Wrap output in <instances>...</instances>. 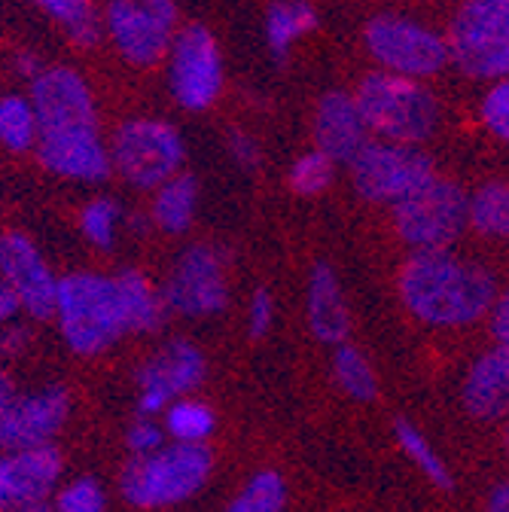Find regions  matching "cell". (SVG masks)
<instances>
[{
  "mask_svg": "<svg viewBox=\"0 0 509 512\" xmlns=\"http://www.w3.org/2000/svg\"><path fill=\"white\" fill-rule=\"evenodd\" d=\"M406 311L427 327L458 330L485 317L497 296V281L482 266L445 253H412L400 278Z\"/></svg>",
  "mask_w": 509,
  "mask_h": 512,
  "instance_id": "obj_1",
  "label": "cell"
},
{
  "mask_svg": "<svg viewBox=\"0 0 509 512\" xmlns=\"http://www.w3.org/2000/svg\"><path fill=\"white\" fill-rule=\"evenodd\" d=\"M52 317L58 320V330L68 348L83 357L104 354L129 333L116 278L92 272H77L58 281Z\"/></svg>",
  "mask_w": 509,
  "mask_h": 512,
  "instance_id": "obj_2",
  "label": "cell"
},
{
  "mask_svg": "<svg viewBox=\"0 0 509 512\" xmlns=\"http://www.w3.org/2000/svg\"><path fill=\"white\" fill-rule=\"evenodd\" d=\"M354 104L369 132L381 141L415 147L427 141L439 125V104L427 86L409 77L378 71L360 80Z\"/></svg>",
  "mask_w": 509,
  "mask_h": 512,
  "instance_id": "obj_3",
  "label": "cell"
},
{
  "mask_svg": "<svg viewBox=\"0 0 509 512\" xmlns=\"http://www.w3.org/2000/svg\"><path fill=\"white\" fill-rule=\"evenodd\" d=\"M214 455L205 445H162L147 458H132L119 473V491L138 509H165L205 488Z\"/></svg>",
  "mask_w": 509,
  "mask_h": 512,
  "instance_id": "obj_4",
  "label": "cell"
},
{
  "mask_svg": "<svg viewBox=\"0 0 509 512\" xmlns=\"http://www.w3.org/2000/svg\"><path fill=\"white\" fill-rule=\"evenodd\" d=\"M467 192L433 177L409 199L394 205V229L412 253H445L467 229Z\"/></svg>",
  "mask_w": 509,
  "mask_h": 512,
  "instance_id": "obj_5",
  "label": "cell"
},
{
  "mask_svg": "<svg viewBox=\"0 0 509 512\" xmlns=\"http://www.w3.org/2000/svg\"><path fill=\"white\" fill-rule=\"evenodd\" d=\"M449 55L479 80H509V0H467L449 31Z\"/></svg>",
  "mask_w": 509,
  "mask_h": 512,
  "instance_id": "obj_6",
  "label": "cell"
},
{
  "mask_svg": "<svg viewBox=\"0 0 509 512\" xmlns=\"http://www.w3.org/2000/svg\"><path fill=\"white\" fill-rule=\"evenodd\" d=\"M436 177L433 162L418 147L369 141L351 162L357 196L375 205H400Z\"/></svg>",
  "mask_w": 509,
  "mask_h": 512,
  "instance_id": "obj_7",
  "label": "cell"
},
{
  "mask_svg": "<svg viewBox=\"0 0 509 512\" xmlns=\"http://www.w3.org/2000/svg\"><path fill=\"white\" fill-rule=\"evenodd\" d=\"M183 162V141L177 128L162 119L125 122L110 147V165L138 189H159Z\"/></svg>",
  "mask_w": 509,
  "mask_h": 512,
  "instance_id": "obj_8",
  "label": "cell"
},
{
  "mask_svg": "<svg viewBox=\"0 0 509 512\" xmlns=\"http://www.w3.org/2000/svg\"><path fill=\"white\" fill-rule=\"evenodd\" d=\"M366 49L388 74L421 80L449 64V43L406 16H375L366 25Z\"/></svg>",
  "mask_w": 509,
  "mask_h": 512,
  "instance_id": "obj_9",
  "label": "cell"
},
{
  "mask_svg": "<svg viewBox=\"0 0 509 512\" xmlns=\"http://www.w3.org/2000/svg\"><path fill=\"white\" fill-rule=\"evenodd\" d=\"M165 311L180 317H214L229 302L226 266L220 250L208 244H196L177 256L171 275L162 284Z\"/></svg>",
  "mask_w": 509,
  "mask_h": 512,
  "instance_id": "obj_10",
  "label": "cell"
},
{
  "mask_svg": "<svg viewBox=\"0 0 509 512\" xmlns=\"http://www.w3.org/2000/svg\"><path fill=\"white\" fill-rule=\"evenodd\" d=\"M168 86L180 107L208 110L223 89V58L208 28L189 25L171 46Z\"/></svg>",
  "mask_w": 509,
  "mask_h": 512,
  "instance_id": "obj_11",
  "label": "cell"
},
{
  "mask_svg": "<svg viewBox=\"0 0 509 512\" xmlns=\"http://www.w3.org/2000/svg\"><path fill=\"white\" fill-rule=\"evenodd\" d=\"M205 354L186 339L168 342L138 372V412L141 418L165 415V409L205 381Z\"/></svg>",
  "mask_w": 509,
  "mask_h": 512,
  "instance_id": "obj_12",
  "label": "cell"
},
{
  "mask_svg": "<svg viewBox=\"0 0 509 512\" xmlns=\"http://www.w3.org/2000/svg\"><path fill=\"white\" fill-rule=\"evenodd\" d=\"M71 415V397L61 384L43 388L28 397H13L0 412V452H25V448L52 445L58 430Z\"/></svg>",
  "mask_w": 509,
  "mask_h": 512,
  "instance_id": "obj_13",
  "label": "cell"
},
{
  "mask_svg": "<svg viewBox=\"0 0 509 512\" xmlns=\"http://www.w3.org/2000/svg\"><path fill=\"white\" fill-rule=\"evenodd\" d=\"M31 107L37 113L40 135L98 128V113L86 80L71 68H46L31 83Z\"/></svg>",
  "mask_w": 509,
  "mask_h": 512,
  "instance_id": "obj_14",
  "label": "cell"
},
{
  "mask_svg": "<svg viewBox=\"0 0 509 512\" xmlns=\"http://www.w3.org/2000/svg\"><path fill=\"white\" fill-rule=\"evenodd\" d=\"M0 281L19 299L22 311L34 320H49L55 314V290L58 281L52 278L46 260L37 244L22 232L0 235Z\"/></svg>",
  "mask_w": 509,
  "mask_h": 512,
  "instance_id": "obj_15",
  "label": "cell"
},
{
  "mask_svg": "<svg viewBox=\"0 0 509 512\" xmlns=\"http://www.w3.org/2000/svg\"><path fill=\"white\" fill-rule=\"evenodd\" d=\"M61 479V455L55 445L0 452V512L40 506Z\"/></svg>",
  "mask_w": 509,
  "mask_h": 512,
  "instance_id": "obj_16",
  "label": "cell"
},
{
  "mask_svg": "<svg viewBox=\"0 0 509 512\" xmlns=\"http://www.w3.org/2000/svg\"><path fill=\"white\" fill-rule=\"evenodd\" d=\"M37 159L46 171L98 183L110 174V150L104 147L98 128H74V132H49L37 138Z\"/></svg>",
  "mask_w": 509,
  "mask_h": 512,
  "instance_id": "obj_17",
  "label": "cell"
},
{
  "mask_svg": "<svg viewBox=\"0 0 509 512\" xmlns=\"http://www.w3.org/2000/svg\"><path fill=\"white\" fill-rule=\"evenodd\" d=\"M107 31L122 58L141 64V68H150V64H156L165 55L174 34V28L159 22L141 0H110Z\"/></svg>",
  "mask_w": 509,
  "mask_h": 512,
  "instance_id": "obj_18",
  "label": "cell"
},
{
  "mask_svg": "<svg viewBox=\"0 0 509 512\" xmlns=\"http://www.w3.org/2000/svg\"><path fill=\"white\" fill-rule=\"evenodd\" d=\"M314 141L333 165H351L369 144V128L348 92H327L314 110Z\"/></svg>",
  "mask_w": 509,
  "mask_h": 512,
  "instance_id": "obj_19",
  "label": "cell"
},
{
  "mask_svg": "<svg viewBox=\"0 0 509 512\" xmlns=\"http://www.w3.org/2000/svg\"><path fill=\"white\" fill-rule=\"evenodd\" d=\"M464 412L476 421H506L509 418V348L494 345L482 351L461 384Z\"/></svg>",
  "mask_w": 509,
  "mask_h": 512,
  "instance_id": "obj_20",
  "label": "cell"
},
{
  "mask_svg": "<svg viewBox=\"0 0 509 512\" xmlns=\"http://www.w3.org/2000/svg\"><path fill=\"white\" fill-rule=\"evenodd\" d=\"M305 314H308V330L317 342L333 345V348L345 345L351 333V314H348L345 293L330 263H314L308 272Z\"/></svg>",
  "mask_w": 509,
  "mask_h": 512,
  "instance_id": "obj_21",
  "label": "cell"
},
{
  "mask_svg": "<svg viewBox=\"0 0 509 512\" xmlns=\"http://www.w3.org/2000/svg\"><path fill=\"white\" fill-rule=\"evenodd\" d=\"M116 287H119V299H122L125 330L156 333L165 320V302H162V293L153 287V281L138 269H125L116 275Z\"/></svg>",
  "mask_w": 509,
  "mask_h": 512,
  "instance_id": "obj_22",
  "label": "cell"
},
{
  "mask_svg": "<svg viewBox=\"0 0 509 512\" xmlns=\"http://www.w3.org/2000/svg\"><path fill=\"white\" fill-rule=\"evenodd\" d=\"M196 208H199V183H196V177L177 174V177H171L168 183H162L156 189L150 220L162 232L180 235V232H186L189 226H193Z\"/></svg>",
  "mask_w": 509,
  "mask_h": 512,
  "instance_id": "obj_23",
  "label": "cell"
},
{
  "mask_svg": "<svg viewBox=\"0 0 509 512\" xmlns=\"http://www.w3.org/2000/svg\"><path fill=\"white\" fill-rule=\"evenodd\" d=\"M467 226L485 238L509 241V180H488L467 199Z\"/></svg>",
  "mask_w": 509,
  "mask_h": 512,
  "instance_id": "obj_24",
  "label": "cell"
},
{
  "mask_svg": "<svg viewBox=\"0 0 509 512\" xmlns=\"http://www.w3.org/2000/svg\"><path fill=\"white\" fill-rule=\"evenodd\" d=\"M311 28H317V13L305 0H275L266 13V40L278 61H284L293 40H299Z\"/></svg>",
  "mask_w": 509,
  "mask_h": 512,
  "instance_id": "obj_25",
  "label": "cell"
},
{
  "mask_svg": "<svg viewBox=\"0 0 509 512\" xmlns=\"http://www.w3.org/2000/svg\"><path fill=\"white\" fill-rule=\"evenodd\" d=\"M217 427V415L211 412L208 403L180 397L165 409V433L180 442V445H205V439L214 433Z\"/></svg>",
  "mask_w": 509,
  "mask_h": 512,
  "instance_id": "obj_26",
  "label": "cell"
},
{
  "mask_svg": "<svg viewBox=\"0 0 509 512\" xmlns=\"http://www.w3.org/2000/svg\"><path fill=\"white\" fill-rule=\"evenodd\" d=\"M37 138H40V125L31 98L22 95L0 98V144L13 153H28L37 147Z\"/></svg>",
  "mask_w": 509,
  "mask_h": 512,
  "instance_id": "obj_27",
  "label": "cell"
},
{
  "mask_svg": "<svg viewBox=\"0 0 509 512\" xmlns=\"http://www.w3.org/2000/svg\"><path fill=\"white\" fill-rule=\"evenodd\" d=\"M333 378L339 384V391L357 403H369L378 394L375 369L354 345H339L333 351Z\"/></svg>",
  "mask_w": 509,
  "mask_h": 512,
  "instance_id": "obj_28",
  "label": "cell"
},
{
  "mask_svg": "<svg viewBox=\"0 0 509 512\" xmlns=\"http://www.w3.org/2000/svg\"><path fill=\"white\" fill-rule=\"evenodd\" d=\"M394 436H397L400 448L406 452V458H409V461H412V464H415L439 491H452V488H455L452 470L445 467V461L430 448V442H427V436L421 433V427H415L412 421L400 418V421L394 424Z\"/></svg>",
  "mask_w": 509,
  "mask_h": 512,
  "instance_id": "obj_29",
  "label": "cell"
},
{
  "mask_svg": "<svg viewBox=\"0 0 509 512\" xmlns=\"http://www.w3.org/2000/svg\"><path fill=\"white\" fill-rule=\"evenodd\" d=\"M287 506V482L275 470H263L250 476L247 485L232 497L226 512H284Z\"/></svg>",
  "mask_w": 509,
  "mask_h": 512,
  "instance_id": "obj_30",
  "label": "cell"
},
{
  "mask_svg": "<svg viewBox=\"0 0 509 512\" xmlns=\"http://www.w3.org/2000/svg\"><path fill=\"white\" fill-rule=\"evenodd\" d=\"M37 4L68 28L71 40L80 46H92L101 37L98 16L92 10V0H37Z\"/></svg>",
  "mask_w": 509,
  "mask_h": 512,
  "instance_id": "obj_31",
  "label": "cell"
},
{
  "mask_svg": "<svg viewBox=\"0 0 509 512\" xmlns=\"http://www.w3.org/2000/svg\"><path fill=\"white\" fill-rule=\"evenodd\" d=\"M287 180L296 196L314 199V196H321V192H327V186L333 183V162L321 150H311L293 162Z\"/></svg>",
  "mask_w": 509,
  "mask_h": 512,
  "instance_id": "obj_32",
  "label": "cell"
},
{
  "mask_svg": "<svg viewBox=\"0 0 509 512\" xmlns=\"http://www.w3.org/2000/svg\"><path fill=\"white\" fill-rule=\"evenodd\" d=\"M80 226L83 235L89 238V244H95L98 250H110L116 241V226H119V205L113 199H95L83 208L80 214Z\"/></svg>",
  "mask_w": 509,
  "mask_h": 512,
  "instance_id": "obj_33",
  "label": "cell"
},
{
  "mask_svg": "<svg viewBox=\"0 0 509 512\" xmlns=\"http://www.w3.org/2000/svg\"><path fill=\"white\" fill-rule=\"evenodd\" d=\"M104 509H107L104 485L92 476L61 485L55 494V506H52V512H104Z\"/></svg>",
  "mask_w": 509,
  "mask_h": 512,
  "instance_id": "obj_34",
  "label": "cell"
},
{
  "mask_svg": "<svg viewBox=\"0 0 509 512\" xmlns=\"http://www.w3.org/2000/svg\"><path fill=\"white\" fill-rule=\"evenodd\" d=\"M482 125L500 141L509 144V80H500L482 98Z\"/></svg>",
  "mask_w": 509,
  "mask_h": 512,
  "instance_id": "obj_35",
  "label": "cell"
},
{
  "mask_svg": "<svg viewBox=\"0 0 509 512\" xmlns=\"http://www.w3.org/2000/svg\"><path fill=\"white\" fill-rule=\"evenodd\" d=\"M275 314H278V308H275L272 290L260 287L257 293L250 296V305H247V333H250V339H266L272 333V327H275Z\"/></svg>",
  "mask_w": 509,
  "mask_h": 512,
  "instance_id": "obj_36",
  "label": "cell"
},
{
  "mask_svg": "<svg viewBox=\"0 0 509 512\" xmlns=\"http://www.w3.org/2000/svg\"><path fill=\"white\" fill-rule=\"evenodd\" d=\"M125 442H129V452L132 458H147L153 452H159V448L165 445V430L159 424H153L150 418H141L129 427V436H125Z\"/></svg>",
  "mask_w": 509,
  "mask_h": 512,
  "instance_id": "obj_37",
  "label": "cell"
},
{
  "mask_svg": "<svg viewBox=\"0 0 509 512\" xmlns=\"http://www.w3.org/2000/svg\"><path fill=\"white\" fill-rule=\"evenodd\" d=\"M488 324H491V336L497 339V345L509 348V287L494 296V305L488 311Z\"/></svg>",
  "mask_w": 509,
  "mask_h": 512,
  "instance_id": "obj_38",
  "label": "cell"
},
{
  "mask_svg": "<svg viewBox=\"0 0 509 512\" xmlns=\"http://www.w3.org/2000/svg\"><path fill=\"white\" fill-rule=\"evenodd\" d=\"M229 153H232V159L238 162V168L253 171V168L260 165V147L253 144V138H250V135L235 132V135L229 138Z\"/></svg>",
  "mask_w": 509,
  "mask_h": 512,
  "instance_id": "obj_39",
  "label": "cell"
},
{
  "mask_svg": "<svg viewBox=\"0 0 509 512\" xmlns=\"http://www.w3.org/2000/svg\"><path fill=\"white\" fill-rule=\"evenodd\" d=\"M28 339H31V333L25 327H16V324L4 327L0 330V354H7V357L22 354L28 348Z\"/></svg>",
  "mask_w": 509,
  "mask_h": 512,
  "instance_id": "obj_40",
  "label": "cell"
},
{
  "mask_svg": "<svg viewBox=\"0 0 509 512\" xmlns=\"http://www.w3.org/2000/svg\"><path fill=\"white\" fill-rule=\"evenodd\" d=\"M22 311V305H19V299L13 296V290L0 281V330L4 327H10L13 320H16V314Z\"/></svg>",
  "mask_w": 509,
  "mask_h": 512,
  "instance_id": "obj_41",
  "label": "cell"
},
{
  "mask_svg": "<svg viewBox=\"0 0 509 512\" xmlns=\"http://www.w3.org/2000/svg\"><path fill=\"white\" fill-rule=\"evenodd\" d=\"M141 4H144L159 22H165V25L174 28V22H177V4H174V0H141Z\"/></svg>",
  "mask_w": 509,
  "mask_h": 512,
  "instance_id": "obj_42",
  "label": "cell"
},
{
  "mask_svg": "<svg viewBox=\"0 0 509 512\" xmlns=\"http://www.w3.org/2000/svg\"><path fill=\"white\" fill-rule=\"evenodd\" d=\"M485 512H509V479L497 482L485 500Z\"/></svg>",
  "mask_w": 509,
  "mask_h": 512,
  "instance_id": "obj_43",
  "label": "cell"
},
{
  "mask_svg": "<svg viewBox=\"0 0 509 512\" xmlns=\"http://www.w3.org/2000/svg\"><path fill=\"white\" fill-rule=\"evenodd\" d=\"M16 64H19V74H25V77H31V80L43 74L40 61H37L34 55H28V52H25V55H19V61H16Z\"/></svg>",
  "mask_w": 509,
  "mask_h": 512,
  "instance_id": "obj_44",
  "label": "cell"
},
{
  "mask_svg": "<svg viewBox=\"0 0 509 512\" xmlns=\"http://www.w3.org/2000/svg\"><path fill=\"white\" fill-rule=\"evenodd\" d=\"M16 397V391H13V381H10V375L0 369V412H4L7 406H10V400Z\"/></svg>",
  "mask_w": 509,
  "mask_h": 512,
  "instance_id": "obj_45",
  "label": "cell"
},
{
  "mask_svg": "<svg viewBox=\"0 0 509 512\" xmlns=\"http://www.w3.org/2000/svg\"><path fill=\"white\" fill-rule=\"evenodd\" d=\"M503 448H506V455H509V418L503 424Z\"/></svg>",
  "mask_w": 509,
  "mask_h": 512,
  "instance_id": "obj_46",
  "label": "cell"
},
{
  "mask_svg": "<svg viewBox=\"0 0 509 512\" xmlns=\"http://www.w3.org/2000/svg\"><path fill=\"white\" fill-rule=\"evenodd\" d=\"M16 512H52V509L40 503V506H28V509H16Z\"/></svg>",
  "mask_w": 509,
  "mask_h": 512,
  "instance_id": "obj_47",
  "label": "cell"
}]
</instances>
